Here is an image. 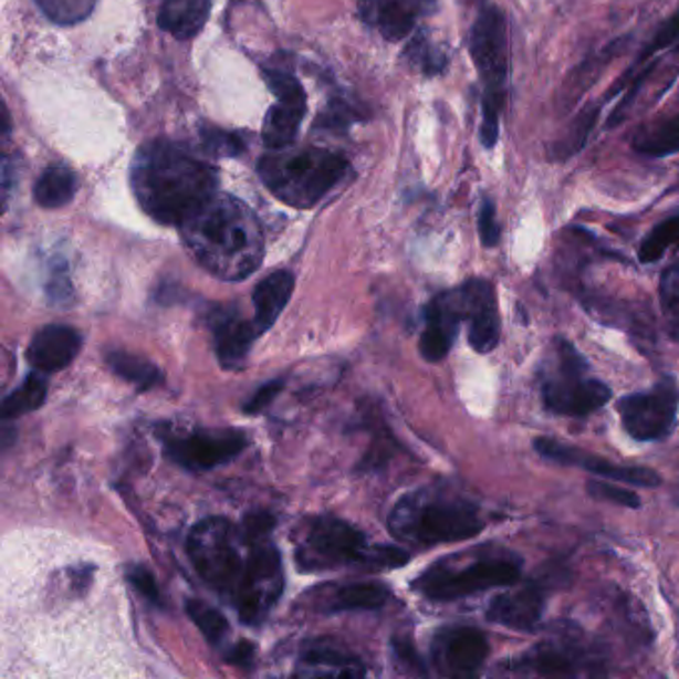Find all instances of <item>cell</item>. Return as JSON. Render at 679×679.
Wrapping results in <instances>:
<instances>
[{
  "label": "cell",
  "mask_w": 679,
  "mask_h": 679,
  "mask_svg": "<svg viewBox=\"0 0 679 679\" xmlns=\"http://www.w3.org/2000/svg\"><path fill=\"white\" fill-rule=\"evenodd\" d=\"M588 363L570 341H556V369L542 383L546 409L566 417H584L602 409L612 390L602 380L589 379Z\"/></svg>",
  "instance_id": "cell-9"
},
{
  "label": "cell",
  "mask_w": 679,
  "mask_h": 679,
  "mask_svg": "<svg viewBox=\"0 0 679 679\" xmlns=\"http://www.w3.org/2000/svg\"><path fill=\"white\" fill-rule=\"evenodd\" d=\"M42 375L44 373L41 370L31 373L17 389L4 397L2 407H0L2 420L17 419V417H22L42 407V403L46 400V390H49V383Z\"/></svg>",
  "instance_id": "cell-31"
},
{
  "label": "cell",
  "mask_w": 679,
  "mask_h": 679,
  "mask_svg": "<svg viewBox=\"0 0 679 679\" xmlns=\"http://www.w3.org/2000/svg\"><path fill=\"white\" fill-rule=\"evenodd\" d=\"M546 608V594L540 584H529L524 588L500 594L490 602L487 609V619L516 629V631H532L540 624L542 614Z\"/></svg>",
  "instance_id": "cell-18"
},
{
  "label": "cell",
  "mask_w": 679,
  "mask_h": 679,
  "mask_svg": "<svg viewBox=\"0 0 679 679\" xmlns=\"http://www.w3.org/2000/svg\"><path fill=\"white\" fill-rule=\"evenodd\" d=\"M283 387H285V380L283 379L271 380L268 385H263V387L255 390L253 397L243 405V412H248V415H258L261 410L268 409L271 403L278 399V395L283 390Z\"/></svg>",
  "instance_id": "cell-44"
},
{
  "label": "cell",
  "mask_w": 679,
  "mask_h": 679,
  "mask_svg": "<svg viewBox=\"0 0 679 679\" xmlns=\"http://www.w3.org/2000/svg\"><path fill=\"white\" fill-rule=\"evenodd\" d=\"M437 11V0H361L363 21L379 29L390 42L407 39L419 17Z\"/></svg>",
  "instance_id": "cell-17"
},
{
  "label": "cell",
  "mask_w": 679,
  "mask_h": 679,
  "mask_svg": "<svg viewBox=\"0 0 679 679\" xmlns=\"http://www.w3.org/2000/svg\"><path fill=\"white\" fill-rule=\"evenodd\" d=\"M489 656V639L477 628H449L432 641V661L442 676L464 678L479 671Z\"/></svg>",
  "instance_id": "cell-14"
},
{
  "label": "cell",
  "mask_w": 679,
  "mask_h": 679,
  "mask_svg": "<svg viewBox=\"0 0 679 679\" xmlns=\"http://www.w3.org/2000/svg\"><path fill=\"white\" fill-rule=\"evenodd\" d=\"M464 317L469 320V343L477 353L497 349L500 341V313L497 290L489 280H469L460 288Z\"/></svg>",
  "instance_id": "cell-15"
},
{
  "label": "cell",
  "mask_w": 679,
  "mask_h": 679,
  "mask_svg": "<svg viewBox=\"0 0 679 679\" xmlns=\"http://www.w3.org/2000/svg\"><path fill=\"white\" fill-rule=\"evenodd\" d=\"M303 116L305 102L280 101L275 106H271L261 130L263 144L273 150L291 148L300 134Z\"/></svg>",
  "instance_id": "cell-25"
},
{
  "label": "cell",
  "mask_w": 679,
  "mask_h": 679,
  "mask_svg": "<svg viewBox=\"0 0 679 679\" xmlns=\"http://www.w3.org/2000/svg\"><path fill=\"white\" fill-rule=\"evenodd\" d=\"M671 337L679 340V313L676 317H671Z\"/></svg>",
  "instance_id": "cell-47"
},
{
  "label": "cell",
  "mask_w": 679,
  "mask_h": 679,
  "mask_svg": "<svg viewBox=\"0 0 679 679\" xmlns=\"http://www.w3.org/2000/svg\"><path fill=\"white\" fill-rule=\"evenodd\" d=\"M407 56L415 66H419L425 76H439L440 72H445L447 64H449L447 54L440 51L435 42H430L425 32H419L410 41L409 46H407Z\"/></svg>",
  "instance_id": "cell-35"
},
{
  "label": "cell",
  "mask_w": 679,
  "mask_h": 679,
  "mask_svg": "<svg viewBox=\"0 0 679 679\" xmlns=\"http://www.w3.org/2000/svg\"><path fill=\"white\" fill-rule=\"evenodd\" d=\"M213 335L221 367L238 369L248 357L253 341L260 337V331L253 321H246L236 313H228L216 321Z\"/></svg>",
  "instance_id": "cell-20"
},
{
  "label": "cell",
  "mask_w": 679,
  "mask_h": 679,
  "mask_svg": "<svg viewBox=\"0 0 679 679\" xmlns=\"http://www.w3.org/2000/svg\"><path fill=\"white\" fill-rule=\"evenodd\" d=\"M679 42V9L669 17L668 21L664 22V27L659 29L654 39L644 46V51L639 52L638 59L629 66V71L619 79L618 84L606 94V101H612V96H616L626 88H639L641 81L648 79L649 72L656 66V56L661 52L668 51L673 44Z\"/></svg>",
  "instance_id": "cell-22"
},
{
  "label": "cell",
  "mask_w": 679,
  "mask_h": 679,
  "mask_svg": "<svg viewBox=\"0 0 679 679\" xmlns=\"http://www.w3.org/2000/svg\"><path fill=\"white\" fill-rule=\"evenodd\" d=\"M248 540L230 520L208 519L198 522L188 536V554L201 579L226 598H233L246 572L248 556L241 550Z\"/></svg>",
  "instance_id": "cell-8"
},
{
  "label": "cell",
  "mask_w": 679,
  "mask_h": 679,
  "mask_svg": "<svg viewBox=\"0 0 679 679\" xmlns=\"http://www.w3.org/2000/svg\"><path fill=\"white\" fill-rule=\"evenodd\" d=\"M588 492L594 499L608 500L619 506H628V509H639V497L634 490L624 489L618 484L606 482V480H589Z\"/></svg>",
  "instance_id": "cell-39"
},
{
  "label": "cell",
  "mask_w": 679,
  "mask_h": 679,
  "mask_svg": "<svg viewBox=\"0 0 679 679\" xmlns=\"http://www.w3.org/2000/svg\"><path fill=\"white\" fill-rule=\"evenodd\" d=\"M161 445L168 459L191 472L216 469L240 457L248 447V437L236 429L161 432Z\"/></svg>",
  "instance_id": "cell-11"
},
{
  "label": "cell",
  "mask_w": 679,
  "mask_h": 679,
  "mask_svg": "<svg viewBox=\"0 0 679 679\" xmlns=\"http://www.w3.org/2000/svg\"><path fill=\"white\" fill-rule=\"evenodd\" d=\"M270 91L280 98L288 102H305V91L295 76L290 72L270 71L265 74Z\"/></svg>",
  "instance_id": "cell-42"
},
{
  "label": "cell",
  "mask_w": 679,
  "mask_h": 679,
  "mask_svg": "<svg viewBox=\"0 0 679 679\" xmlns=\"http://www.w3.org/2000/svg\"><path fill=\"white\" fill-rule=\"evenodd\" d=\"M393 646H395L397 658H399L403 664H407V666H409L412 671H417V673H425V666H422L419 654H417V649L410 644L409 639H395Z\"/></svg>",
  "instance_id": "cell-45"
},
{
  "label": "cell",
  "mask_w": 679,
  "mask_h": 679,
  "mask_svg": "<svg viewBox=\"0 0 679 679\" xmlns=\"http://www.w3.org/2000/svg\"><path fill=\"white\" fill-rule=\"evenodd\" d=\"M482 529L484 520L472 502L430 490L403 497L389 516L393 536L415 546L472 539Z\"/></svg>",
  "instance_id": "cell-4"
},
{
  "label": "cell",
  "mask_w": 679,
  "mask_h": 679,
  "mask_svg": "<svg viewBox=\"0 0 679 679\" xmlns=\"http://www.w3.org/2000/svg\"><path fill=\"white\" fill-rule=\"evenodd\" d=\"M248 540V564L231 604L246 624H260L283 594V562L280 550L268 539Z\"/></svg>",
  "instance_id": "cell-10"
},
{
  "label": "cell",
  "mask_w": 679,
  "mask_h": 679,
  "mask_svg": "<svg viewBox=\"0 0 679 679\" xmlns=\"http://www.w3.org/2000/svg\"><path fill=\"white\" fill-rule=\"evenodd\" d=\"M82 349L79 331L69 325H46L32 337L27 357L36 370L44 375L66 369Z\"/></svg>",
  "instance_id": "cell-19"
},
{
  "label": "cell",
  "mask_w": 679,
  "mask_h": 679,
  "mask_svg": "<svg viewBox=\"0 0 679 679\" xmlns=\"http://www.w3.org/2000/svg\"><path fill=\"white\" fill-rule=\"evenodd\" d=\"M534 449L539 450L544 459L552 460V462L568 464V467H579V469L589 470L596 477L614 480V482H619V484L656 489V487H659V482H661L656 470L616 464V462H609V460L602 459V457L574 449V447L562 445L558 440L546 439V437H539V439L534 440Z\"/></svg>",
  "instance_id": "cell-13"
},
{
  "label": "cell",
  "mask_w": 679,
  "mask_h": 679,
  "mask_svg": "<svg viewBox=\"0 0 679 679\" xmlns=\"http://www.w3.org/2000/svg\"><path fill=\"white\" fill-rule=\"evenodd\" d=\"M479 233L484 248H497L502 238V228L497 220V206L490 198H484L480 203Z\"/></svg>",
  "instance_id": "cell-43"
},
{
  "label": "cell",
  "mask_w": 679,
  "mask_h": 679,
  "mask_svg": "<svg viewBox=\"0 0 679 679\" xmlns=\"http://www.w3.org/2000/svg\"><path fill=\"white\" fill-rule=\"evenodd\" d=\"M347 158L321 148H297L263 156L260 176L281 201L310 210L347 174Z\"/></svg>",
  "instance_id": "cell-5"
},
{
  "label": "cell",
  "mask_w": 679,
  "mask_h": 679,
  "mask_svg": "<svg viewBox=\"0 0 679 679\" xmlns=\"http://www.w3.org/2000/svg\"><path fill=\"white\" fill-rule=\"evenodd\" d=\"M522 560L509 550L474 552L469 560L449 558L432 564L412 582V589L435 602H450L484 589L516 584Z\"/></svg>",
  "instance_id": "cell-7"
},
{
  "label": "cell",
  "mask_w": 679,
  "mask_h": 679,
  "mask_svg": "<svg viewBox=\"0 0 679 679\" xmlns=\"http://www.w3.org/2000/svg\"><path fill=\"white\" fill-rule=\"evenodd\" d=\"M293 290H295V278L291 271L285 270L275 271L258 283V288L253 290V305H255L253 323L260 335L273 327L281 311L290 303Z\"/></svg>",
  "instance_id": "cell-21"
},
{
  "label": "cell",
  "mask_w": 679,
  "mask_h": 679,
  "mask_svg": "<svg viewBox=\"0 0 679 679\" xmlns=\"http://www.w3.org/2000/svg\"><path fill=\"white\" fill-rule=\"evenodd\" d=\"M191 258L223 281L250 278L263 261L265 243L255 213L243 201L216 194L180 226Z\"/></svg>",
  "instance_id": "cell-2"
},
{
  "label": "cell",
  "mask_w": 679,
  "mask_h": 679,
  "mask_svg": "<svg viewBox=\"0 0 679 679\" xmlns=\"http://www.w3.org/2000/svg\"><path fill=\"white\" fill-rule=\"evenodd\" d=\"M301 666H303V673H310V676H347V678L365 676V668L359 659L345 654L343 649L325 646V644H315L305 649L301 658Z\"/></svg>",
  "instance_id": "cell-26"
},
{
  "label": "cell",
  "mask_w": 679,
  "mask_h": 679,
  "mask_svg": "<svg viewBox=\"0 0 679 679\" xmlns=\"http://www.w3.org/2000/svg\"><path fill=\"white\" fill-rule=\"evenodd\" d=\"M76 191H79L76 174L71 168L56 164V166H51V168L42 171L41 178L34 186V200L42 208L59 210V208H64L66 203H71L72 198L76 196Z\"/></svg>",
  "instance_id": "cell-27"
},
{
  "label": "cell",
  "mask_w": 679,
  "mask_h": 679,
  "mask_svg": "<svg viewBox=\"0 0 679 679\" xmlns=\"http://www.w3.org/2000/svg\"><path fill=\"white\" fill-rule=\"evenodd\" d=\"M106 363H108V367L118 377L128 380L142 393L158 387L161 380H164L161 370L152 361L138 357V355H132V353H126V351H111L106 355Z\"/></svg>",
  "instance_id": "cell-29"
},
{
  "label": "cell",
  "mask_w": 679,
  "mask_h": 679,
  "mask_svg": "<svg viewBox=\"0 0 679 679\" xmlns=\"http://www.w3.org/2000/svg\"><path fill=\"white\" fill-rule=\"evenodd\" d=\"M470 59L482 82V122L480 142L492 150L500 138V112L509 88L510 46L504 12L499 7H484L472 22L469 39Z\"/></svg>",
  "instance_id": "cell-6"
},
{
  "label": "cell",
  "mask_w": 679,
  "mask_h": 679,
  "mask_svg": "<svg viewBox=\"0 0 679 679\" xmlns=\"http://www.w3.org/2000/svg\"><path fill=\"white\" fill-rule=\"evenodd\" d=\"M46 293H49L52 305H56V307H69L74 301V290H72L66 260H62V258L52 260Z\"/></svg>",
  "instance_id": "cell-37"
},
{
  "label": "cell",
  "mask_w": 679,
  "mask_h": 679,
  "mask_svg": "<svg viewBox=\"0 0 679 679\" xmlns=\"http://www.w3.org/2000/svg\"><path fill=\"white\" fill-rule=\"evenodd\" d=\"M186 609H188L191 621L203 634V638L208 639L211 646H220L230 631V624L226 616L201 599H188Z\"/></svg>",
  "instance_id": "cell-34"
},
{
  "label": "cell",
  "mask_w": 679,
  "mask_h": 679,
  "mask_svg": "<svg viewBox=\"0 0 679 679\" xmlns=\"http://www.w3.org/2000/svg\"><path fill=\"white\" fill-rule=\"evenodd\" d=\"M200 136L203 150L211 154L213 158H230V156H238L243 150V142L233 132L208 126V128H201Z\"/></svg>",
  "instance_id": "cell-38"
},
{
  "label": "cell",
  "mask_w": 679,
  "mask_h": 679,
  "mask_svg": "<svg viewBox=\"0 0 679 679\" xmlns=\"http://www.w3.org/2000/svg\"><path fill=\"white\" fill-rule=\"evenodd\" d=\"M389 589L380 582H351L331 588L321 596L320 609L323 612H357V609H379L389 599Z\"/></svg>",
  "instance_id": "cell-23"
},
{
  "label": "cell",
  "mask_w": 679,
  "mask_h": 679,
  "mask_svg": "<svg viewBox=\"0 0 679 679\" xmlns=\"http://www.w3.org/2000/svg\"><path fill=\"white\" fill-rule=\"evenodd\" d=\"M295 560L301 572L365 566L393 570L405 566L410 556L397 546L370 544L367 536L345 520L320 516L311 520L295 540Z\"/></svg>",
  "instance_id": "cell-3"
},
{
  "label": "cell",
  "mask_w": 679,
  "mask_h": 679,
  "mask_svg": "<svg viewBox=\"0 0 679 679\" xmlns=\"http://www.w3.org/2000/svg\"><path fill=\"white\" fill-rule=\"evenodd\" d=\"M126 578L130 582L132 588L140 594L142 598L148 599L150 604L158 606V608L164 606L158 582H156L154 574H152L150 570L146 568V566L134 564V566L126 570Z\"/></svg>",
  "instance_id": "cell-40"
},
{
  "label": "cell",
  "mask_w": 679,
  "mask_h": 679,
  "mask_svg": "<svg viewBox=\"0 0 679 679\" xmlns=\"http://www.w3.org/2000/svg\"><path fill=\"white\" fill-rule=\"evenodd\" d=\"M671 248L679 250V213L658 223L639 246L638 258L641 263L661 260Z\"/></svg>",
  "instance_id": "cell-33"
},
{
  "label": "cell",
  "mask_w": 679,
  "mask_h": 679,
  "mask_svg": "<svg viewBox=\"0 0 679 679\" xmlns=\"http://www.w3.org/2000/svg\"><path fill=\"white\" fill-rule=\"evenodd\" d=\"M98 0H36L41 11L59 24L81 22L94 11Z\"/></svg>",
  "instance_id": "cell-36"
},
{
  "label": "cell",
  "mask_w": 679,
  "mask_h": 679,
  "mask_svg": "<svg viewBox=\"0 0 679 679\" xmlns=\"http://www.w3.org/2000/svg\"><path fill=\"white\" fill-rule=\"evenodd\" d=\"M676 500H678V502H679V490H678V499H676Z\"/></svg>",
  "instance_id": "cell-48"
},
{
  "label": "cell",
  "mask_w": 679,
  "mask_h": 679,
  "mask_svg": "<svg viewBox=\"0 0 679 679\" xmlns=\"http://www.w3.org/2000/svg\"><path fill=\"white\" fill-rule=\"evenodd\" d=\"M598 116L599 104L598 106H589L582 112L578 118L570 124L568 130L564 132V136L552 144V158L560 161L570 160L579 150H584Z\"/></svg>",
  "instance_id": "cell-32"
},
{
  "label": "cell",
  "mask_w": 679,
  "mask_h": 679,
  "mask_svg": "<svg viewBox=\"0 0 679 679\" xmlns=\"http://www.w3.org/2000/svg\"><path fill=\"white\" fill-rule=\"evenodd\" d=\"M132 190L152 220L178 226L218 191V170L174 142L144 144L130 170Z\"/></svg>",
  "instance_id": "cell-1"
},
{
  "label": "cell",
  "mask_w": 679,
  "mask_h": 679,
  "mask_svg": "<svg viewBox=\"0 0 679 679\" xmlns=\"http://www.w3.org/2000/svg\"><path fill=\"white\" fill-rule=\"evenodd\" d=\"M659 300L661 307L668 311L671 317L679 313V260L673 261L666 271L661 273L659 280Z\"/></svg>",
  "instance_id": "cell-41"
},
{
  "label": "cell",
  "mask_w": 679,
  "mask_h": 679,
  "mask_svg": "<svg viewBox=\"0 0 679 679\" xmlns=\"http://www.w3.org/2000/svg\"><path fill=\"white\" fill-rule=\"evenodd\" d=\"M516 669H529L544 678H566L578 673V659L566 648L560 646H539L529 656L520 659Z\"/></svg>",
  "instance_id": "cell-28"
},
{
  "label": "cell",
  "mask_w": 679,
  "mask_h": 679,
  "mask_svg": "<svg viewBox=\"0 0 679 679\" xmlns=\"http://www.w3.org/2000/svg\"><path fill=\"white\" fill-rule=\"evenodd\" d=\"M211 0H161L158 24L176 39H191L210 17Z\"/></svg>",
  "instance_id": "cell-24"
},
{
  "label": "cell",
  "mask_w": 679,
  "mask_h": 679,
  "mask_svg": "<svg viewBox=\"0 0 679 679\" xmlns=\"http://www.w3.org/2000/svg\"><path fill=\"white\" fill-rule=\"evenodd\" d=\"M631 144L634 150L648 158H668L679 154V114L639 130Z\"/></svg>",
  "instance_id": "cell-30"
},
{
  "label": "cell",
  "mask_w": 679,
  "mask_h": 679,
  "mask_svg": "<svg viewBox=\"0 0 679 679\" xmlns=\"http://www.w3.org/2000/svg\"><path fill=\"white\" fill-rule=\"evenodd\" d=\"M255 658V646L251 641H240L226 654V661L231 666H240V668H250Z\"/></svg>",
  "instance_id": "cell-46"
},
{
  "label": "cell",
  "mask_w": 679,
  "mask_h": 679,
  "mask_svg": "<svg viewBox=\"0 0 679 679\" xmlns=\"http://www.w3.org/2000/svg\"><path fill=\"white\" fill-rule=\"evenodd\" d=\"M464 317V303L459 290L437 295L425 310V331L420 335V355L429 363H439L450 353Z\"/></svg>",
  "instance_id": "cell-16"
},
{
  "label": "cell",
  "mask_w": 679,
  "mask_h": 679,
  "mask_svg": "<svg viewBox=\"0 0 679 679\" xmlns=\"http://www.w3.org/2000/svg\"><path fill=\"white\" fill-rule=\"evenodd\" d=\"M679 393L671 380L654 389L628 395L618 403L621 425L634 440L651 442L668 437L678 419Z\"/></svg>",
  "instance_id": "cell-12"
}]
</instances>
